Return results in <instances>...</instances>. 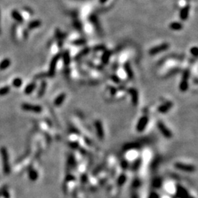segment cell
<instances>
[{"label": "cell", "mask_w": 198, "mask_h": 198, "mask_svg": "<svg viewBox=\"0 0 198 198\" xmlns=\"http://www.w3.org/2000/svg\"><path fill=\"white\" fill-rule=\"evenodd\" d=\"M190 71L189 69L185 70L183 73L182 79H181V82L180 83V90L182 92H185L188 90L189 88V79Z\"/></svg>", "instance_id": "6da1fadb"}, {"label": "cell", "mask_w": 198, "mask_h": 198, "mask_svg": "<svg viewBox=\"0 0 198 198\" xmlns=\"http://www.w3.org/2000/svg\"><path fill=\"white\" fill-rule=\"evenodd\" d=\"M61 57H62V55H61L60 54H57V55H56L55 57L51 59V62H50V65H49V69H48V75L49 76L53 77L55 75L56 68H57V62H59Z\"/></svg>", "instance_id": "7a4b0ae2"}, {"label": "cell", "mask_w": 198, "mask_h": 198, "mask_svg": "<svg viewBox=\"0 0 198 198\" xmlns=\"http://www.w3.org/2000/svg\"><path fill=\"white\" fill-rule=\"evenodd\" d=\"M170 48V44H167V43H164V44H162L161 45H158V46H155V47L151 48L150 50H149V55H156L158 54L161 53V52L166 51V50Z\"/></svg>", "instance_id": "3957f363"}, {"label": "cell", "mask_w": 198, "mask_h": 198, "mask_svg": "<svg viewBox=\"0 0 198 198\" xmlns=\"http://www.w3.org/2000/svg\"><path fill=\"white\" fill-rule=\"evenodd\" d=\"M1 154H2V158L4 172L6 174H8L9 172H10V167H9L8 155V152H7L6 148L2 147V148L1 149Z\"/></svg>", "instance_id": "277c9868"}, {"label": "cell", "mask_w": 198, "mask_h": 198, "mask_svg": "<svg viewBox=\"0 0 198 198\" xmlns=\"http://www.w3.org/2000/svg\"><path fill=\"white\" fill-rule=\"evenodd\" d=\"M21 108H22L24 111H32V112H35V113H40L43 110L42 107H41V106L32 105V104H26V103L23 104L22 105H21Z\"/></svg>", "instance_id": "5b68a950"}, {"label": "cell", "mask_w": 198, "mask_h": 198, "mask_svg": "<svg viewBox=\"0 0 198 198\" xmlns=\"http://www.w3.org/2000/svg\"><path fill=\"white\" fill-rule=\"evenodd\" d=\"M175 167L178 170L184 171V172H193L196 170V167L193 166V165L185 164L180 163V162H177L175 164Z\"/></svg>", "instance_id": "8992f818"}, {"label": "cell", "mask_w": 198, "mask_h": 198, "mask_svg": "<svg viewBox=\"0 0 198 198\" xmlns=\"http://www.w3.org/2000/svg\"><path fill=\"white\" fill-rule=\"evenodd\" d=\"M157 126L159 131L164 137L166 138H171L172 136V134L171 132L170 129H167V127L164 125V123H162L161 121H158L157 123Z\"/></svg>", "instance_id": "52a82bcc"}, {"label": "cell", "mask_w": 198, "mask_h": 198, "mask_svg": "<svg viewBox=\"0 0 198 198\" xmlns=\"http://www.w3.org/2000/svg\"><path fill=\"white\" fill-rule=\"evenodd\" d=\"M148 118L147 116H143L139 120L137 125H136V130L139 132H142L147 127V124H148Z\"/></svg>", "instance_id": "ba28073f"}, {"label": "cell", "mask_w": 198, "mask_h": 198, "mask_svg": "<svg viewBox=\"0 0 198 198\" xmlns=\"http://www.w3.org/2000/svg\"><path fill=\"white\" fill-rule=\"evenodd\" d=\"M176 196L178 198H194L189 194L188 191L186 189L183 188V186H180V185H177V193H176Z\"/></svg>", "instance_id": "9c48e42d"}, {"label": "cell", "mask_w": 198, "mask_h": 198, "mask_svg": "<svg viewBox=\"0 0 198 198\" xmlns=\"http://www.w3.org/2000/svg\"><path fill=\"white\" fill-rule=\"evenodd\" d=\"M95 126L98 136L101 140H103L104 138V131L101 122L100 120H96L95 123Z\"/></svg>", "instance_id": "30bf717a"}, {"label": "cell", "mask_w": 198, "mask_h": 198, "mask_svg": "<svg viewBox=\"0 0 198 198\" xmlns=\"http://www.w3.org/2000/svg\"><path fill=\"white\" fill-rule=\"evenodd\" d=\"M190 12V6L189 5H186L185 7L181 9L179 13V17L182 21H186L188 19L189 15Z\"/></svg>", "instance_id": "8fae6325"}, {"label": "cell", "mask_w": 198, "mask_h": 198, "mask_svg": "<svg viewBox=\"0 0 198 198\" xmlns=\"http://www.w3.org/2000/svg\"><path fill=\"white\" fill-rule=\"evenodd\" d=\"M172 106H173V104H172L171 101L167 102V103L162 104V105H161L158 108V112L162 113V114L167 113V111L170 110V109L172 107Z\"/></svg>", "instance_id": "7c38bea8"}, {"label": "cell", "mask_w": 198, "mask_h": 198, "mask_svg": "<svg viewBox=\"0 0 198 198\" xmlns=\"http://www.w3.org/2000/svg\"><path fill=\"white\" fill-rule=\"evenodd\" d=\"M129 93L131 95V101H132L133 104L134 106L137 105L139 101V94L137 90L136 89H134V88H131V89L129 90Z\"/></svg>", "instance_id": "4fadbf2b"}, {"label": "cell", "mask_w": 198, "mask_h": 198, "mask_svg": "<svg viewBox=\"0 0 198 198\" xmlns=\"http://www.w3.org/2000/svg\"><path fill=\"white\" fill-rule=\"evenodd\" d=\"M65 98H66L65 93H61V94H59L58 96L55 98V101H54V104H55V106H56V107H59V106H61L64 103Z\"/></svg>", "instance_id": "5bb4252c"}, {"label": "cell", "mask_w": 198, "mask_h": 198, "mask_svg": "<svg viewBox=\"0 0 198 198\" xmlns=\"http://www.w3.org/2000/svg\"><path fill=\"white\" fill-rule=\"evenodd\" d=\"M169 27L173 31H179V30H181L183 29V24L181 23L178 22V21H173V22L170 23V25H169Z\"/></svg>", "instance_id": "9a60e30c"}, {"label": "cell", "mask_w": 198, "mask_h": 198, "mask_svg": "<svg viewBox=\"0 0 198 198\" xmlns=\"http://www.w3.org/2000/svg\"><path fill=\"white\" fill-rule=\"evenodd\" d=\"M124 68H125V71L126 73L127 76L130 79L134 78V72H133V70L131 69V65L129 62H126V63L125 64Z\"/></svg>", "instance_id": "2e32d148"}, {"label": "cell", "mask_w": 198, "mask_h": 198, "mask_svg": "<svg viewBox=\"0 0 198 198\" xmlns=\"http://www.w3.org/2000/svg\"><path fill=\"white\" fill-rule=\"evenodd\" d=\"M46 87H47V83H46V82H45V81H43V82H41V86H40L38 92H37V96L42 97L43 95L45 94L46 90Z\"/></svg>", "instance_id": "e0dca14e"}, {"label": "cell", "mask_w": 198, "mask_h": 198, "mask_svg": "<svg viewBox=\"0 0 198 198\" xmlns=\"http://www.w3.org/2000/svg\"><path fill=\"white\" fill-rule=\"evenodd\" d=\"M11 14H12V17L13 18V19H15L16 21H18V22H19V23H23L24 19H23L22 16L20 14V12L19 11L14 10L12 11Z\"/></svg>", "instance_id": "ac0fdd59"}, {"label": "cell", "mask_w": 198, "mask_h": 198, "mask_svg": "<svg viewBox=\"0 0 198 198\" xmlns=\"http://www.w3.org/2000/svg\"><path fill=\"white\" fill-rule=\"evenodd\" d=\"M36 88V83L35 82H32L30 84H28L24 89V93L26 95H30L35 90Z\"/></svg>", "instance_id": "d6986e66"}, {"label": "cell", "mask_w": 198, "mask_h": 198, "mask_svg": "<svg viewBox=\"0 0 198 198\" xmlns=\"http://www.w3.org/2000/svg\"><path fill=\"white\" fill-rule=\"evenodd\" d=\"M10 65H11V61H10V59L8 58L3 59V60L0 62V71H4L6 68H8Z\"/></svg>", "instance_id": "ffe728a7"}, {"label": "cell", "mask_w": 198, "mask_h": 198, "mask_svg": "<svg viewBox=\"0 0 198 198\" xmlns=\"http://www.w3.org/2000/svg\"><path fill=\"white\" fill-rule=\"evenodd\" d=\"M41 21L40 20H35V21H32L30 24H28V28L30 30H33V29H36L39 27L41 26Z\"/></svg>", "instance_id": "44dd1931"}, {"label": "cell", "mask_w": 198, "mask_h": 198, "mask_svg": "<svg viewBox=\"0 0 198 198\" xmlns=\"http://www.w3.org/2000/svg\"><path fill=\"white\" fill-rule=\"evenodd\" d=\"M111 52L109 51H107L106 52H104L103 56H102V62H103L104 64H107V62H109V57H110Z\"/></svg>", "instance_id": "7402d4cb"}, {"label": "cell", "mask_w": 198, "mask_h": 198, "mask_svg": "<svg viewBox=\"0 0 198 198\" xmlns=\"http://www.w3.org/2000/svg\"><path fill=\"white\" fill-rule=\"evenodd\" d=\"M23 84V81L21 78H16L12 81V85L16 88H19Z\"/></svg>", "instance_id": "603a6c76"}, {"label": "cell", "mask_w": 198, "mask_h": 198, "mask_svg": "<svg viewBox=\"0 0 198 198\" xmlns=\"http://www.w3.org/2000/svg\"><path fill=\"white\" fill-rule=\"evenodd\" d=\"M10 91V87L9 86H5V87L0 88V96H3L8 94L9 92Z\"/></svg>", "instance_id": "cb8c5ba5"}, {"label": "cell", "mask_w": 198, "mask_h": 198, "mask_svg": "<svg viewBox=\"0 0 198 198\" xmlns=\"http://www.w3.org/2000/svg\"><path fill=\"white\" fill-rule=\"evenodd\" d=\"M62 58H63L65 65H68L70 64V61H71V58H70V54L66 51L62 55Z\"/></svg>", "instance_id": "d4e9b609"}, {"label": "cell", "mask_w": 198, "mask_h": 198, "mask_svg": "<svg viewBox=\"0 0 198 198\" xmlns=\"http://www.w3.org/2000/svg\"><path fill=\"white\" fill-rule=\"evenodd\" d=\"M126 181V176L124 174H122L118 178V183L119 186H123Z\"/></svg>", "instance_id": "484cf974"}, {"label": "cell", "mask_w": 198, "mask_h": 198, "mask_svg": "<svg viewBox=\"0 0 198 198\" xmlns=\"http://www.w3.org/2000/svg\"><path fill=\"white\" fill-rule=\"evenodd\" d=\"M72 44L76 45V46H82V45H84L86 44V41L84 39H77L73 41Z\"/></svg>", "instance_id": "4316f807"}, {"label": "cell", "mask_w": 198, "mask_h": 198, "mask_svg": "<svg viewBox=\"0 0 198 198\" xmlns=\"http://www.w3.org/2000/svg\"><path fill=\"white\" fill-rule=\"evenodd\" d=\"M30 179L32 180V181H35V180L37 179V173L36 172L35 170H30Z\"/></svg>", "instance_id": "83f0119b"}, {"label": "cell", "mask_w": 198, "mask_h": 198, "mask_svg": "<svg viewBox=\"0 0 198 198\" xmlns=\"http://www.w3.org/2000/svg\"><path fill=\"white\" fill-rule=\"evenodd\" d=\"M190 52H191V54L192 55V56L197 57V53H198V50H197V46H194V47H192V48H191Z\"/></svg>", "instance_id": "f1b7e54d"}, {"label": "cell", "mask_w": 198, "mask_h": 198, "mask_svg": "<svg viewBox=\"0 0 198 198\" xmlns=\"http://www.w3.org/2000/svg\"><path fill=\"white\" fill-rule=\"evenodd\" d=\"M140 166V160L138 159V160H136V161H135L134 165H133V170H137Z\"/></svg>", "instance_id": "f546056e"}, {"label": "cell", "mask_w": 198, "mask_h": 198, "mask_svg": "<svg viewBox=\"0 0 198 198\" xmlns=\"http://www.w3.org/2000/svg\"><path fill=\"white\" fill-rule=\"evenodd\" d=\"M161 180H155L154 182V187H156V188H159L160 186H161Z\"/></svg>", "instance_id": "4dcf8cb0"}, {"label": "cell", "mask_w": 198, "mask_h": 198, "mask_svg": "<svg viewBox=\"0 0 198 198\" xmlns=\"http://www.w3.org/2000/svg\"><path fill=\"white\" fill-rule=\"evenodd\" d=\"M148 198H160L159 195L157 193H155V192H152V193L150 194Z\"/></svg>", "instance_id": "1f68e13d"}, {"label": "cell", "mask_w": 198, "mask_h": 198, "mask_svg": "<svg viewBox=\"0 0 198 198\" xmlns=\"http://www.w3.org/2000/svg\"><path fill=\"white\" fill-rule=\"evenodd\" d=\"M111 79H112L113 82H114L115 83H120V79H119L117 76H111Z\"/></svg>", "instance_id": "d6a6232c"}, {"label": "cell", "mask_w": 198, "mask_h": 198, "mask_svg": "<svg viewBox=\"0 0 198 198\" xmlns=\"http://www.w3.org/2000/svg\"><path fill=\"white\" fill-rule=\"evenodd\" d=\"M107 1L108 0H99V2H100L101 4H105Z\"/></svg>", "instance_id": "836d02e7"}, {"label": "cell", "mask_w": 198, "mask_h": 198, "mask_svg": "<svg viewBox=\"0 0 198 198\" xmlns=\"http://www.w3.org/2000/svg\"><path fill=\"white\" fill-rule=\"evenodd\" d=\"M134 198H138V197H137V196H136H136H135V197H134Z\"/></svg>", "instance_id": "e575fe53"}]
</instances>
